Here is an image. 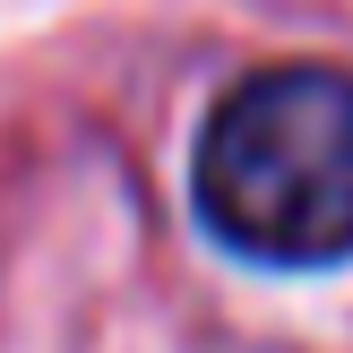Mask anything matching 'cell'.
Returning <instances> with one entry per match:
<instances>
[{"mask_svg": "<svg viewBox=\"0 0 353 353\" xmlns=\"http://www.w3.org/2000/svg\"><path fill=\"white\" fill-rule=\"evenodd\" d=\"M199 216L268 268L353 259V69L285 61L241 78L199 130Z\"/></svg>", "mask_w": 353, "mask_h": 353, "instance_id": "6da1fadb", "label": "cell"}]
</instances>
